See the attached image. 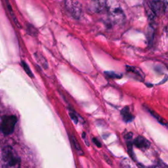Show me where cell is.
<instances>
[{
    "mask_svg": "<svg viewBox=\"0 0 168 168\" xmlns=\"http://www.w3.org/2000/svg\"><path fill=\"white\" fill-rule=\"evenodd\" d=\"M129 163H130V162H129V160H127V159H125V160H124L123 161H122V162H121L122 166L126 167H131V166H132L131 165H129Z\"/></svg>",
    "mask_w": 168,
    "mask_h": 168,
    "instance_id": "17",
    "label": "cell"
},
{
    "mask_svg": "<svg viewBox=\"0 0 168 168\" xmlns=\"http://www.w3.org/2000/svg\"><path fill=\"white\" fill-rule=\"evenodd\" d=\"M71 140L72 141V143H73V144H74V147H75V149L76 150V151L78 152V153H79L80 155L83 154V150L82 149L81 147H80L78 140L76 139L75 138V137L73 135L71 137Z\"/></svg>",
    "mask_w": 168,
    "mask_h": 168,
    "instance_id": "12",
    "label": "cell"
},
{
    "mask_svg": "<svg viewBox=\"0 0 168 168\" xmlns=\"http://www.w3.org/2000/svg\"><path fill=\"white\" fill-rule=\"evenodd\" d=\"M83 138H85V137H86V135H85V133H83Z\"/></svg>",
    "mask_w": 168,
    "mask_h": 168,
    "instance_id": "21",
    "label": "cell"
},
{
    "mask_svg": "<svg viewBox=\"0 0 168 168\" xmlns=\"http://www.w3.org/2000/svg\"><path fill=\"white\" fill-rule=\"evenodd\" d=\"M2 158L3 162L9 167L19 166L21 159L13 148L11 147H5L2 150Z\"/></svg>",
    "mask_w": 168,
    "mask_h": 168,
    "instance_id": "1",
    "label": "cell"
},
{
    "mask_svg": "<svg viewBox=\"0 0 168 168\" xmlns=\"http://www.w3.org/2000/svg\"><path fill=\"white\" fill-rule=\"evenodd\" d=\"M17 122V118L15 115L5 116L3 117L0 125V130L5 135L12 134Z\"/></svg>",
    "mask_w": 168,
    "mask_h": 168,
    "instance_id": "2",
    "label": "cell"
},
{
    "mask_svg": "<svg viewBox=\"0 0 168 168\" xmlns=\"http://www.w3.org/2000/svg\"><path fill=\"white\" fill-rule=\"evenodd\" d=\"M121 114L122 116V118L126 123L131 122L134 119V116L129 112V106H125V107L121 110Z\"/></svg>",
    "mask_w": 168,
    "mask_h": 168,
    "instance_id": "7",
    "label": "cell"
},
{
    "mask_svg": "<svg viewBox=\"0 0 168 168\" xmlns=\"http://www.w3.org/2000/svg\"><path fill=\"white\" fill-rule=\"evenodd\" d=\"M109 16L114 23L120 24L124 21L125 15L123 11L119 7H111L109 9Z\"/></svg>",
    "mask_w": 168,
    "mask_h": 168,
    "instance_id": "4",
    "label": "cell"
},
{
    "mask_svg": "<svg viewBox=\"0 0 168 168\" xmlns=\"http://www.w3.org/2000/svg\"><path fill=\"white\" fill-rule=\"evenodd\" d=\"M125 69L128 72H131V73H133L134 74L137 75L141 78H144V74L143 73V72L138 68L135 66H126Z\"/></svg>",
    "mask_w": 168,
    "mask_h": 168,
    "instance_id": "9",
    "label": "cell"
},
{
    "mask_svg": "<svg viewBox=\"0 0 168 168\" xmlns=\"http://www.w3.org/2000/svg\"><path fill=\"white\" fill-rule=\"evenodd\" d=\"M66 7L72 16L76 19H79L82 14V5L78 0H66Z\"/></svg>",
    "mask_w": 168,
    "mask_h": 168,
    "instance_id": "3",
    "label": "cell"
},
{
    "mask_svg": "<svg viewBox=\"0 0 168 168\" xmlns=\"http://www.w3.org/2000/svg\"><path fill=\"white\" fill-rule=\"evenodd\" d=\"M148 111H149V112L151 114V115L153 116L160 124H162L163 125H168V123L166 121V120L163 119V118L160 116L158 114H157L154 111V110H151V109H148Z\"/></svg>",
    "mask_w": 168,
    "mask_h": 168,
    "instance_id": "11",
    "label": "cell"
},
{
    "mask_svg": "<svg viewBox=\"0 0 168 168\" xmlns=\"http://www.w3.org/2000/svg\"><path fill=\"white\" fill-rule=\"evenodd\" d=\"M132 137H133V133H131V132H129V133H127V134L125 135V139L126 141H131Z\"/></svg>",
    "mask_w": 168,
    "mask_h": 168,
    "instance_id": "18",
    "label": "cell"
},
{
    "mask_svg": "<svg viewBox=\"0 0 168 168\" xmlns=\"http://www.w3.org/2000/svg\"><path fill=\"white\" fill-rule=\"evenodd\" d=\"M150 3L152 12L156 15H158L160 13L162 7L161 0H150Z\"/></svg>",
    "mask_w": 168,
    "mask_h": 168,
    "instance_id": "8",
    "label": "cell"
},
{
    "mask_svg": "<svg viewBox=\"0 0 168 168\" xmlns=\"http://www.w3.org/2000/svg\"><path fill=\"white\" fill-rule=\"evenodd\" d=\"M70 118H71V119L73 120L76 124H77L78 122V118L77 116H76V114H73V113H70Z\"/></svg>",
    "mask_w": 168,
    "mask_h": 168,
    "instance_id": "19",
    "label": "cell"
},
{
    "mask_svg": "<svg viewBox=\"0 0 168 168\" xmlns=\"http://www.w3.org/2000/svg\"><path fill=\"white\" fill-rule=\"evenodd\" d=\"M105 74L108 76L109 78H114V79H120L122 77L121 74H117L116 72H112V71H108V72H105Z\"/></svg>",
    "mask_w": 168,
    "mask_h": 168,
    "instance_id": "15",
    "label": "cell"
},
{
    "mask_svg": "<svg viewBox=\"0 0 168 168\" xmlns=\"http://www.w3.org/2000/svg\"><path fill=\"white\" fill-rule=\"evenodd\" d=\"M21 65H22V68H23L24 70L26 72V73L27 74V75L29 76L30 78H34V75L32 74L31 70L30 69V67L28 66V64L24 62V61H23V60L22 61V62H21Z\"/></svg>",
    "mask_w": 168,
    "mask_h": 168,
    "instance_id": "13",
    "label": "cell"
},
{
    "mask_svg": "<svg viewBox=\"0 0 168 168\" xmlns=\"http://www.w3.org/2000/svg\"><path fill=\"white\" fill-rule=\"evenodd\" d=\"M106 6V0H93L89 3V9L93 13H101Z\"/></svg>",
    "mask_w": 168,
    "mask_h": 168,
    "instance_id": "5",
    "label": "cell"
},
{
    "mask_svg": "<svg viewBox=\"0 0 168 168\" xmlns=\"http://www.w3.org/2000/svg\"><path fill=\"white\" fill-rule=\"evenodd\" d=\"M34 56H35L37 62L40 63L41 64V65L44 68H45V69H47V68H49V64H48L47 60L45 59V57L42 55L40 54V53H35V54H34Z\"/></svg>",
    "mask_w": 168,
    "mask_h": 168,
    "instance_id": "10",
    "label": "cell"
},
{
    "mask_svg": "<svg viewBox=\"0 0 168 168\" xmlns=\"http://www.w3.org/2000/svg\"><path fill=\"white\" fill-rule=\"evenodd\" d=\"M154 29L152 27H148L147 29V40L149 43L153 41V37H154Z\"/></svg>",
    "mask_w": 168,
    "mask_h": 168,
    "instance_id": "14",
    "label": "cell"
},
{
    "mask_svg": "<svg viewBox=\"0 0 168 168\" xmlns=\"http://www.w3.org/2000/svg\"><path fill=\"white\" fill-rule=\"evenodd\" d=\"M27 30L28 33L32 36H35L36 34H37V30L35 29V28L33 27L31 25H28L27 27Z\"/></svg>",
    "mask_w": 168,
    "mask_h": 168,
    "instance_id": "16",
    "label": "cell"
},
{
    "mask_svg": "<svg viewBox=\"0 0 168 168\" xmlns=\"http://www.w3.org/2000/svg\"><path fill=\"white\" fill-rule=\"evenodd\" d=\"M93 143L96 144V146L97 147H99V148H101V143L99 142V141L96 139V138H93Z\"/></svg>",
    "mask_w": 168,
    "mask_h": 168,
    "instance_id": "20",
    "label": "cell"
},
{
    "mask_svg": "<svg viewBox=\"0 0 168 168\" xmlns=\"http://www.w3.org/2000/svg\"><path fill=\"white\" fill-rule=\"evenodd\" d=\"M133 144L137 148L141 149H147L150 146V143L147 139H145L143 136H138L134 139L133 142Z\"/></svg>",
    "mask_w": 168,
    "mask_h": 168,
    "instance_id": "6",
    "label": "cell"
}]
</instances>
